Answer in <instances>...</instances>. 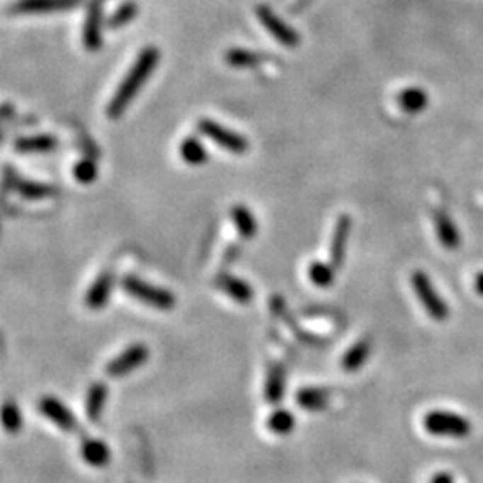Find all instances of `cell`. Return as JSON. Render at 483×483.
Here are the masks:
<instances>
[{
	"label": "cell",
	"mask_w": 483,
	"mask_h": 483,
	"mask_svg": "<svg viewBox=\"0 0 483 483\" xmlns=\"http://www.w3.org/2000/svg\"><path fill=\"white\" fill-rule=\"evenodd\" d=\"M475 290L483 297V272H479L475 278Z\"/></svg>",
	"instance_id": "1f68e13d"
},
{
	"label": "cell",
	"mask_w": 483,
	"mask_h": 483,
	"mask_svg": "<svg viewBox=\"0 0 483 483\" xmlns=\"http://www.w3.org/2000/svg\"><path fill=\"white\" fill-rule=\"evenodd\" d=\"M267 426L272 433L288 435V433H292V430H294L295 417L292 411L283 410V408H278V410L272 411L271 417H268Z\"/></svg>",
	"instance_id": "7402d4cb"
},
{
	"label": "cell",
	"mask_w": 483,
	"mask_h": 483,
	"mask_svg": "<svg viewBox=\"0 0 483 483\" xmlns=\"http://www.w3.org/2000/svg\"><path fill=\"white\" fill-rule=\"evenodd\" d=\"M424 430L430 435L451 438H465L471 435L472 424L467 417L451 410H431L423 419Z\"/></svg>",
	"instance_id": "7a4b0ae2"
},
{
	"label": "cell",
	"mask_w": 483,
	"mask_h": 483,
	"mask_svg": "<svg viewBox=\"0 0 483 483\" xmlns=\"http://www.w3.org/2000/svg\"><path fill=\"white\" fill-rule=\"evenodd\" d=\"M20 192H22L25 197H29V199H42V197H45V195H49V193H52V190H50L49 186H45V185H34V183H23V185L20 186Z\"/></svg>",
	"instance_id": "f1b7e54d"
},
{
	"label": "cell",
	"mask_w": 483,
	"mask_h": 483,
	"mask_svg": "<svg viewBox=\"0 0 483 483\" xmlns=\"http://www.w3.org/2000/svg\"><path fill=\"white\" fill-rule=\"evenodd\" d=\"M132 13H135V6H125V8L120 11V16L118 15L115 16V20L111 23H113V25H117V23L127 22V20L132 16Z\"/></svg>",
	"instance_id": "f546056e"
},
{
	"label": "cell",
	"mask_w": 483,
	"mask_h": 483,
	"mask_svg": "<svg viewBox=\"0 0 483 483\" xmlns=\"http://www.w3.org/2000/svg\"><path fill=\"white\" fill-rule=\"evenodd\" d=\"M101 6L95 2L90 8V16H88L86 29H84V43L88 49H97L98 42H101Z\"/></svg>",
	"instance_id": "603a6c76"
},
{
	"label": "cell",
	"mask_w": 483,
	"mask_h": 483,
	"mask_svg": "<svg viewBox=\"0 0 483 483\" xmlns=\"http://www.w3.org/2000/svg\"><path fill=\"white\" fill-rule=\"evenodd\" d=\"M56 147V140L50 136H36V138H25L16 144V149L23 152H45Z\"/></svg>",
	"instance_id": "484cf974"
},
{
	"label": "cell",
	"mask_w": 483,
	"mask_h": 483,
	"mask_svg": "<svg viewBox=\"0 0 483 483\" xmlns=\"http://www.w3.org/2000/svg\"><path fill=\"white\" fill-rule=\"evenodd\" d=\"M335 272L336 268L331 263H322V261H314L308 267L309 281L319 288H328L335 283Z\"/></svg>",
	"instance_id": "44dd1931"
},
{
	"label": "cell",
	"mask_w": 483,
	"mask_h": 483,
	"mask_svg": "<svg viewBox=\"0 0 483 483\" xmlns=\"http://www.w3.org/2000/svg\"><path fill=\"white\" fill-rule=\"evenodd\" d=\"M111 290H113V274L111 272H104L93 281L90 290L86 292V306L91 309H101L108 305L110 301Z\"/></svg>",
	"instance_id": "30bf717a"
},
{
	"label": "cell",
	"mask_w": 483,
	"mask_h": 483,
	"mask_svg": "<svg viewBox=\"0 0 483 483\" xmlns=\"http://www.w3.org/2000/svg\"><path fill=\"white\" fill-rule=\"evenodd\" d=\"M226 61L231 64V67H254L261 61V57L258 54L251 52V50L246 49H233L226 54Z\"/></svg>",
	"instance_id": "4316f807"
},
{
	"label": "cell",
	"mask_w": 483,
	"mask_h": 483,
	"mask_svg": "<svg viewBox=\"0 0 483 483\" xmlns=\"http://www.w3.org/2000/svg\"><path fill=\"white\" fill-rule=\"evenodd\" d=\"M435 227H437V237L441 240L442 247L448 251H455L460 247V233H458L457 226L450 215L445 212H435L433 213Z\"/></svg>",
	"instance_id": "8fae6325"
},
{
	"label": "cell",
	"mask_w": 483,
	"mask_h": 483,
	"mask_svg": "<svg viewBox=\"0 0 483 483\" xmlns=\"http://www.w3.org/2000/svg\"><path fill=\"white\" fill-rule=\"evenodd\" d=\"M149 358V349L142 343H136L131 348L125 349L122 355H118L117 358L111 360L106 365V374L110 377H124L127 374H131L132 370H136L138 367L144 365Z\"/></svg>",
	"instance_id": "8992f818"
},
{
	"label": "cell",
	"mask_w": 483,
	"mask_h": 483,
	"mask_svg": "<svg viewBox=\"0 0 483 483\" xmlns=\"http://www.w3.org/2000/svg\"><path fill=\"white\" fill-rule=\"evenodd\" d=\"M295 401L301 408L309 411L324 410L329 404V392L326 389H301L295 396Z\"/></svg>",
	"instance_id": "d6986e66"
},
{
	"label": "cell",
	"mask_w": 483,
	"mask_h": 483,
	"mask_svg": "<svg viewBox=\"0 0 483 483\" xmlns=\"http://www.w3.org/2000/svg\"><path fill=\"white\" fill-rule=\"evenodd\" d=\"M81 455H83V460L88 465H93V467H102L110 462V448L102 441L97 438H90V441H84L83 448H81Z\"/></svg>",
	"instance_id": "2e32d148"
},
{
	"label": "cell",
	"mask_w": 483,
	"mask_h": 483,
	"mask_svg": "<svg viewBox=\"0 0 483 483\" xmlns=\"http://www.w3.org/2000/svg\"><path fill=\"white\" fill-rule=\"evenodd\" d=\"M397 104L407 113H421L428 106V95L421 88H408L397 95Z\"/></svg>",
	"instance_id": "ffe728a7"
},
{
	"label": "cell",
	"mask_w": 483,
	"mask_h": 483,
	"mask_svg": "<svg viewBox=\"0 0 483 483\" xmlns=\"http://www.w3.org/2000/svg\"><path fill=\"white\" fill-rule=\"evenodd\" d=\"M79 4L81 0H20L15 9L20 13H50L67 11Z\"/></svg>",
	"instance_id": "7c38bea8"
},
{
	"label": "cell",
	"mask_w": 483,
	"mask_h": 483,
	"mask_svg": "<svg viewBox=\"0 0 483 483\" xmlns=\"http://www.w3.org/2000/svg\"><path fill=\"white\" fill-rule=\"evenodd\" d=\"M285 369L280 363L271 365L265 382V397L271 404H278L285 394Z\"/></svg>",
	"instance_id": "5bb4252c"
},
{
	"label": "cell",
	"mask_w": 483,
	"mask_h": 483,
	"mask_svg": "<svg viewBox=\"0 0 483 483\" xmlns=\"http://www.w3.org/2000/svg\"><path fill=\"white\" fill-rule=\"evenodd\" d=\"M108 387L104 383H93L86 396V417L91 423H97L102 416V410L106 407Z\"/></svg>",
	"instance_id": "e0dca14e"
},
{
	"label": "cell",
	"mask_w": 483,
	"mask_h": 483,
	"mask_svg": "<svg viewBox=\"0 0 483 483\" xmlns=\"http://www.w3.org/2000/svg\"><path fill=\"white\" fill-rule=\"evenodd\" d=\"M122 288H124L129 295H132V297L138 299L140 302L152 306V308L156 309H170L176 306V297L170 294L169 290L145 283V281L138 280V278H132V275L124 278Z\"/></svg>",
	"instance_id": "277c9868"
},
{
	"label": "cell",
	"mask_w": 483,
	"mask_h": 483,
	"mask_svg": "<svg viewBox=\"0 0 483 483\" xmlns=\"http://www.w3.org/2000/svg\"><path fill=\"white\" fill-rule=\"evenodd\" d=\"M158 50L156 49H145L140 54V57L136 59L135 67L131 68V72L125 76V79L122 81L120 88L115 93L113 101H111L110 108H108V115L111 118H118L124 113L125 108L129 106V102L132 101L138 91H140L142 84L145 83V79H149L154 70L156 63H158Z\"/></svg>",
	"instance_id": "6da1fadb"
},
{
	"label": "cell",
	"mask_w": 483,
	"mask_h": 483,
	"mask_svg": "<svg viewBox=\"0 0 483 483\" xmlns=\"http://www.w3.org/2000/svg\"><path fill=\"white\" fill-rule=\"evenodd\" d=\"M370 351H373L370 340H367V339L358 340V342H356L353 348H349L348 351H346V355H343L342 369L348 370V373H355V370H358L360 367L365 365Z\"/></svg>",
	"instance_id": "9a60e30c"
},
{
	"label": "cell",
	"mask_w": 483,
	"mask_h": 483,
	"mask_svg": "<svg viewBox=\"0 0 483 483\" xmlns=\"http://www.w3.org/2000/svg\"><path fill=\"white\" fill-rule=\"evenodd\" d=\"M40 411L63 431H74L77 428V421L72 411L68 410L61 401H57L56 397H43L40 401Z\"/></svg>",
	"instance_id": "9c48e42d"
},
{
	"label": "cell",
	"mask_w": 483,
	"mask_h": 483,
	"mask_svg": "<svg viewBox=\"0 0 483 483\" xmlns=\"http://www.w3.org/2000/svg\"><path fill=\"white\" fill-rule=\"evenodd\" d=\"M231 219H233L234 226H237L238 229V234H240L242 238L249 240V238L256 237L258 222L256 219H254L253 212H251L247 206H242V204L234 206V208L231 210Z\"/></svg>",
	"instance_id": "ac0fdd59"
},
{
	"label": "cell",
	"mask_w": 483,
	"mask_h": 483,
	"mask_svg": "<svg viewBox=\"0 0 483 483\" xmlns=\"http://www.w3.org/2000/svg\"><path fill=\"white\" fill-rule=\"evenodd\" d=\"M353 220L349 215H340L331 234V246H329V263L335 268L342 267L346 249H348L349 234H351Z\"/></svg>",
	"instance_id": "ba28073f"
},
{
	"label": "cell",
	"mask_w": 483,
	"mask_h": 483,
	"mask_svg": "<svg viewBox=\"0 0 483 483\" xmlns=\"http://www.w3.org/2000/svg\"><path fill=\"white\" fill-rule=\"evenodd\" d=\"M256 15H258V20H260V22L265 25V29H267L268 33H271L272 36L281 43V45L290 47V49H294V47L299 45L297 33H295L292 27H288L287 23L280 18V16H275L274 13H272V9H268L267 6H258Z\"/></svg>",
	"instance_id": "52a82bcc"
},
{
	"label": "cell",
	"mask_w": 483,
	"mask_h": 483,
	"mask_svg": "<svg viewBox=\"0 0 483 483\" xmlns=\"http://www.w3.org/2000/svg\"><path fill=\"white\" fill-rule=\"evenodd\" d=\"M199 129L203 135H206L212 142H215L217 145H220L226 151L234 152V154H242L249 149V144L244 136L237 135V132L229 131L224 125L215 124L212 120H203L199 124Z\"/></svg>",
	"instance_id": "5b68a950"
},
{
	"label": "cell",
	"mask_w": 483,
	"mask_h": 483,
	"mask_svg": "<svg viewBox=\"0 0 483 483\" xmlns=\"http://www.w3.org/2000/svg\"><path fill=\"white\" fill-rule=\"evenodd\" d=\"M206 156H208V152H206V149L200 145L199 140H195V138H186V140L183 142L181 158L185 159L186 163H190V165H200V163L206 161Z\"/></svg>",
	"instance_id": "d4e9b609"
},
{
	"label": "cell",
	"mask_w": 483,
	"mask_h": 483,
	"mask_svg": "<svg viewBox=\"0 0 483 483\" xmlns=\"http://www.w3.org/2000/svg\"><path fill=\"white\" fill-rule=\"evenodd\" d=\"M217 285H219V288L222 292H226L227 295H229L233 301L240 302V305H249L251 301H253V288H251L249 283H246L244 280H240V278H234V275H229V274H224L220 275L219 281H217Z\"/></svg>",
	"instance_id": "4fadbf2b"
},
{
	"label": "cell",
	"mask_w": 483,
	"mask_h": 483,
	"mask_svg": "<svg viewBox=\"0 0 483 483\" xmlns=\"http://www.w3.org/2000/svg\"><path fill=\"white\" fill-rule=\"evenodd\" d=\"M430 483H455L453 476L448 475V472H437V475L431 478Z\"/></svg>",
	"instance_id": "4dcf8cb0"
},
{
	"label": "cell",
	"mask_w": 483,
	"mask_h": 483,
	"mask_svg": "<svg viewBox=\"0 0 483 483\" xmlns=\"http://www.w3.org/2000/svg\"><path fill=\"white\" fill-rule=\"evenodd\" d=\"M411 288L416 292L423 308L426 309V314L430 315V319L437 322H444L450 319V306L445 305L441 294L435 290L433 283H431L426 272L416 271L411 274Z\"/></svg>",
	"instance_id": "3957f363"
},
{
	"label": "cell",
	"mask_w": 483,
	"mask_h": 483,
	"mask_svg": "<svg viewBox=\"0 0 483 483\" xmlns=\"http://www.w3.org/2000/svg\"><path fill=\"white\" fill-rule=\"evenodd\" d=\"M74 176H76L77 181L81 183H91L97 178V169H95L93 161L86 159V161H81L79 165L74 170Z\"/></svg>",
	"instance_id": "83f0119b"
},
{
	"label": "cell",
	"mask_w": 483,
	"mask_h": 483,
	"mask_svg": "<svg viewBox=\"0 0 483 483\" xmlns=\"http://www.w3.org/2000/svg\"><path fill=\"white\" fill-rule=\"evenodd\" d=\"M0 424L9 433H18L20 428H22V411L11 401L2 404V408H0Z\"/></svg>",
	"instance_id": "cb8c5ba5"
}]
</instances>
